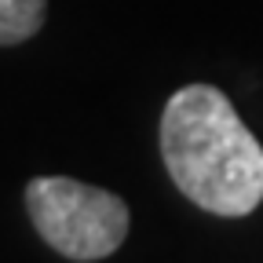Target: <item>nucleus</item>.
<instances>
[{
  "label": "nucleus",
  "instance_id": "f257e3e1",
  "mask_svg": "<svg viewBox=\"0 0 263 263\" xmlns=\"http://www.w3.org/2000/svg\"><path fill=\"white\" fill-rule=\"evenodd\" d=\"M161 157L183 197L212 216H249L263 201V146L212 84H186L164 103Z\"/></svg>",
  "mask_w": 263,
  "mask_h": 263
},
{
  "label": "nucleus",
  "instance_id": "f03ea898",
  "mask_svg": "<svg viewBox=\"0 0 263 263\" xmlns=\"http://www.w3.org/2000/svg\"><path fill=\"white\" fill-rule=\"evenodd\" d=\"M26 209L37 234L66 259L91 263L114 256L128 238V205L117 194L66 176L26 183Z\"/></svg>",
  "mask_w": 263,
  "mask_h": 263
},
{
  "label": "nucleus",
  "instance_id": "7ed1b4c3",
  "mask_svg": "<svg viewBox=\"0 0 263 263\" xmlns=\"http://www.w3.org/2000/svg\"><path fill=\"white\" fill-rule=\"evenodd\" d=\"M48 0H0V48L29 41L44 26Z\"/></svg>",
  "mask_w": 263,
  "mask_h": 263
}]
</instances>
